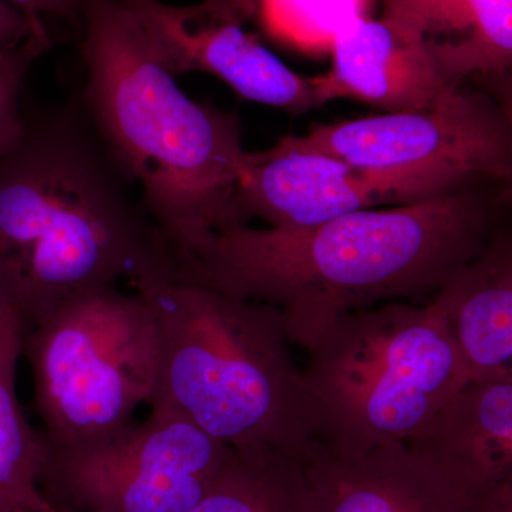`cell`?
Returning <instances> with one entry per match:
<instances>
[{
	"mask_svg": "<svg viewBox=\"0 0 512 512\" xmlns=\"http://www.w3.org/2000/svg\"><path fill=\"white\" fill-rule=\"evenodd\" d=\"M490 238L483 201L454 190L318 227L205 232L173 248V275L274 306L289 342L311 352L348 313L436 292Z\"/></svg>",
	"mask_w": 512,
	"mask_h": 512,
	"instance_id": "6da1fadb",
	"label": "cell"
},
{
	"mask_svg": "<svg viewBox=\"0 0 512 512\" xmlns=\"http://www.w3.org/2000/svg\"><path fill=\"white\" fill-rule=\"evenodd\" d=\"M133 183L83 104L26 117L0 156V295L26 329L82 289L173 272Z\"/></svg>",
	"mask_w": 512,
	"mask_h": 512,
	"instance_id": "7a4b0ae2",
	"label": "cell"
},
{
	"mask_svg": "<svg viewBox=\"0 0 512 512\" xmlns=\"http://www.w3.org/2000/svg\"><path fill=\"white\" fill-rule=\"evenodd\" d=\"M79 6L84 109L170 247L242 224L235 195L248 151L238 117L190 99L119 0Z\"/></svg>",
	"mask_w": 512,
	"mask_h": 512,
	"instance_id": "3957f363",
	"label": "cell"
},
{
	"mask_svg": "<svg viewBox=\"0 0 512 512\" xmlns=\"http://www.w3.org/2000/svg\"><path fill=\"white\" fill-rule=\"evenodd\" d=\"M157 340L148 406L181 414L238 454L305 457L311 407L282 313L171 274L133 285Z\"/></svg>",
	"mask_w": 512,
	"mask_h": 512,
	"instance_id": "277c9868",
	"label": "cell"
},
{
	"mask_svg": "<svg viewBox=\"0 0 512 512\" xmlns=\"http://www.w3.org/2000/svg\"><path fill=\"white\" fill-rule=\"evenodd\" d=\"M303 370L313 440L339 457L414 436L468 382L431 303L387 302L336 320Z\"/></svg>",
	"mask_w": 512,
	"mask_h": 512,
	"instance_id": "5b68a950",
	"label": "cell"
},
{
	"mask_svg": "<svg viewBox=\"0 0 512 512\" xmlns=\"http://www.w3.org/2000/svg\"><path fill=\"white\" fill-rule=\"evenodd\" d=\"M23 357L50 444L99 439L127 426L156 390L157 340L143 296L97 285L26 329Z\"/></svg>",
	"mask_w": 512,
	"mask_h": 512,
	"instance_id": "8992f818",
	"label": "cell"
},
{
	"mask_svg": "<svg viewBox=\"0 0 512 512\" xmlns=\"http://www.w3.org/2000/svg\"><path fill=\"white\" fill-rule=\"evenodd\" d=\"M325 151L386 185L402 204L460 190L478 178L510 180L507 116L480 94L450 86L427 109L316 126L284 138Z\"/></svg>",
	"mask_w": 512,
	"mask_h": 512,
	"instance_id": "52a82bcc",
	"label": "cell"
},
{
	"mask_svg": "<svg viewBox=\"0 0 512 512\" xmlns=\"http://www.w3.org/2000/svg\"><path fill=\"white\" fill-rule=\"evenodd\" d=\"M232 454L181 414L151 406L146 420L99 439L47 443L40 488L60 512H190Z\"/></svg>",
	"mask_w": 512,
	"mask_h": 512,
	"instance_id": "ba28073f",
	"label": "cell"
},
{
	"mask_svg": "<svg viewBox=\"0 0 512 512\" xmlns=\"http://www.w3.org/2000/svg\"><path fill=\"white\" fill-rule=\"evenodd\" d=\"M140 23L154 55L174 76L210 73L244 99L293 113L316 107L311 79L292 72L245 25L255 0H204L171 6L160 0H119Z\"/></svg>",
	"mask_w": 512,
	"mask_h": 512,
	"instance_id": "9c48e42d",
	"label": "cell"
},
{
	"mask_svg": "<svg viewBox=\"0 0 512 512\" xmlns=\"http://www.w3.org/2000/svg\"><path fill=\"white\" fill-rule=\"evenodd\" d=\"M302 461L318 512H512V483H476L406 441L353 457L312 441Z\"/></svg>",
	"mask_w": 512,
	"mask_h": 512,
	"instance_id": "30bf717a",
	"label": "cell"
},
{
	"mask_svg": "<svg viewBox=\"0 0 512 512\" xmlns=\"http://www.w3.org/2000/svg\"><path fill=\"white\" fill-rule=\"evenodd\" d=\"M380 204L402 202L372 175L284 138L269 150L248 153L235 195L242 224L261 218L269 228L288 231L318 227Z\"/></svg>",
	"mask_w": 512,
	"mask_h": 512,
	"instance_id": "8fae6325",
	"label": "cell"
},
{
	"mask_svg": "<svg viewBox=\"0 0 512 512\" xmlns=\"http://www.w3.org/2000/svg\"><path fill=\"white\" fill-rule=\"evenodd\" d=\"M332 69L312 80L316 106L356 99L386 113L427 109L448 83L416 37L386 20L363 16L345 26L330 46Z\"/></svg>",
	"mask_w": 512,
	"mask_h": 512,
	"instance_id": "7c38bea8",
	"label": "cell"
},
{
	"mask_svg": "<svg viewBox=\"0 0 512 512\" xmlns=\"http://www.w3.org/2000/svg\"><path fill=\"white\" fill-rule=\"evenodd\" d=\"M430 303L446 323L470 382L512 375L510 239L490 238L476 256L448 272Z\"/></svg>",
	"mask_w": 512,
	"mask_h": 512,
	"instance_id": "4fadbf2b",
	"label": "cell"
},
{
	"mask_svg": "<svg viewBox=\"0 0 512 512\" xmlns=\"http://www.w3.org/2000/svg\"><path fill=\"white\" fill-rule=\"evenodd\" d=\"M406 443L476 483H512V375L468 380Z\"/></svg>",
	"mask_w": 512,
	"mask_h": 512,
	"instance_id": "5bb4252c",
	"label": "cell"
},
{
	"mask_svg": "<svg viewBox=\"0 0 512 512\" xmlns=\"http://www.w3.org/2000/svg\"><path fill=\"white\" fill-rule=\"evenodd\" d=\"M383 6V20L419 39L448 83L511 66L512 0H383Z\"/></svg>",
	"mask_w": 512,
	"mask_h": 512,
	"instance_id": "9a60e30c",
	"label": "cell"
},
{
	"mask_svg": "<svg viewBox=\"0 0 512 512\" xmlns=\"http://www.w3.org/2000/svg\"><path fill=\"white\" fill-rule=\"evenodd\" d=\"M26 325L0 295V512H55L40 488L47 443L20 406L18 367Z\"/></svg>",
	"mask_w": 512,
	"mask_h": 512,
	"instance_id": "2e32d148",
	"label": "cell"
},
{
	"mask_svg": "<svg viewBox=\"0 0 512 512\" xmlns=\"http://www.w3.org/2000/svg\"><path fill=\"white\" fill-rule=\"evenodd\" d=\"M190 512H318L301 457L282 451L232 454Z\"/></svg>",
	"mask_w": 512,
	"mask_h": 512,
	"instance_id": "e0dca14e",
	"label": "cell"
},
{
	"mask_svg": "<svg viewBox=\"0 0 512 512\" xmlns=\"http://www.w3.org/2000/svg\"><path fill=\"white\" fill-rule=\"evenodd\" d=\"M370 0H261L266 30L305 50H330L340 30L366 16Z\"/></svg>",
	"mask_w": 512,
	"mask_h": 512,
	"instance_id": "ac0fdd59",
	"label": "cell"
},
{
	"mask_svg": "<svg viewBox=\"0 0 512 512\" xmlns=\"http://www.w3.org/2000/svg\"><path fill=\"white\" fill-rule=\"evenodd\" d=\"M50 46L32 36L0 52V156L13 147L25 128L23 86L33 62Z\"/></svg>",
	"mask_w": 512,
	"mask_h": 512,
	"instance_id": "d6986e66",
	"label": "cell"
},
{
	"mask_svg": "<svg viewBox=\"0 0 512 512\" xmlns=\"http://www.w3.org/2000/svg\"><path fill=\"white\" fill-rule=\"evenodd\" d=\"M20 10L28 19L37 39L52 45L49 32H47L43 15L60 16V18L77 22L80 19L79 0H0Z\"/></svg>",
	"mask_w": 512,
	"mask_h": 512,
	"instance_id": "ffe728a7",
	"label": "cell"
},
{
	"mask_svg": "<svg viewBox=\"0 0 512 512\" xmlns=\"http://www.w3.org/2000/svg\"><path fill=\"white\" fill-rule=\"evenodd\" d=\"M32 36L35 32L25 15L8 3L0 2V52L18 46Z\"/></svg>",
	"mask_w": 512,
	"mask_h": 512,
	"instance_id": "44dd1931",
	"label": "cell"
},
{
	"mask_svg": "<svg viewBox=\"0 0 512 512\" xmlns=\"http://www.w3.org/2000/svg\"><path fill=\"white\" fill-rule=\"evenodd\" d=\"M55 510H56V508H55ZM55 512H60V511H57V510H56Z\"/></svg>",
	"mask_w": 512,
	"mask_h": 512,
	"instance_id": "7402d4cb",
	"label": "cell"
}]
</instances>
